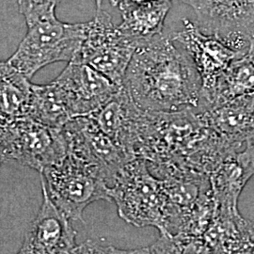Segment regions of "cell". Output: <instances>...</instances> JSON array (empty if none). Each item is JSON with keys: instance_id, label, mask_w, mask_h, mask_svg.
<instances>
[{"instance_id": "obj_1", "label": "cell", "mask_w": 254, "mask_h": 254, "mask_svg": "<svg viewBox=\"0 0 254 254\" xmlns=\"http://www.w3.org/2000/svg\"><path fill=\"white\" fill-rule=\"evenodd\" d=\"M233 152L193 109L142 111L136 157L160 180L207 178Z\"/></svg>"}, {"instance_id": "obj_2", "label": "cell", "mask_w": 254, "mask_h": 254, "mask_svg": "<svg viewBox=\"0 0 254 254\" xmlns=\"http://www.w3.org/2000/svg\"><path fill=\"white\" fill-rule=\"evenodd\" d=\"M124 85L138 108L158 112L197 109L202 90L189 55L164 35L136 48Z\"/></svg>"}, {"instance_id": "obj_3", "label": "cell", "mask_w": 254, "mask_h": 254, "mask_svg": "<svg viewBox=\"0 0 254 254\" xmlns=\"http://www.w3.org/2000/svg\"><path fill=\"white\" fill-rule=\"evenodd\" d=\"M119 216L136 227L153 226L165 233L172 218V205L163 183L153 175L145 160L135 157L124 164L109 189Z\"/></svg>"}, {"instance_id": "obj_4", "label": "cell", "mask_w": 254, "mask_h": 254, "mask_svg": "<svg viewBox=\"0 0 254 254\" xmlns=\"http://www.w3.org/2000/svg\"><path fill=\"white\" fill-rule=\"evenodd\" d=\"M88 23L68 24L53 13L27 26V35L7 62L30 79L46 65L71 62L86 36Z\"/></svg>"}, {"instance_id": "obj_5", "label": "cell", "mask_w": 254, "mask_h": 254, "mask_svg": "<svg viewBox=\"0 0 254 254\" xmlns=\"http://www.w3.org/2000/svg\"><path fill=\"white\" fill-rule=\"evenodd\" d=\"M41 181L50 199L71 220L84 221V210L96 200L111 201L100 173L70 154L41 173Z\"/></svg>"}, {"instance_id": "obj_6", "label": "cell", "mask_w": 254, "mask_h": 254, "mask_svg": "<svg viewBox=\"0 0 254 254\" xmlns=\"http://www.w3.org/2000/svg\"><path fill=\"white\" fill-rule=\"evenodd\" d=\"M0 148L6 159L43 173L67 154L62 129L46 127L28 116L0 121Z\"/></svg>"}, {"instance_id": "obj_7", "label": "cell", "mask_w": 254, "mask_h": 254, "mask_svg": "<svg viewBox=\"0 0 254 254\" xmlns=\"http://www.w3.org/2000/svg\"><path fill=\"white\" fill-rule=\"evenodd\" d=\"M87 23L86 36L73 61L88 64L111 81L123 85L138 46L114 25L110 14L102 8L96 9L94 18Z\"/></svg>"}, {"instance_id": "obj_8", "label": "cell", "mask_w": 254, "mask_h": 254, "mask_svg": "<svg viewBox=\"0 0 254 254\" xmlns=\"http://www.w3.org/2000/svg\"><path fill=\"white\" fill-rule=\"evenodd\" d=\"M62 130L67 154L96 170L107 182L109 189L120 168L132 159L90 116L71 119Z\"/></svg>"}, {"instance_id": "obj_9", "label": "cell", "mask_w": 254, "mask_h": 254, "mask_svg": "<svg viewBox=\"0 0 254 254\" xmlns=\"http://www.w3.org/2000/svg\"><path fill=\"white\" fill-rule=\"evenodd\" d=\"M197 15L196 25L204 33L229 46L248 51L254 33V0H180Z\"/></svg>"}, {"instance_id": "obj_10", "label": "cell", "mask_w": 254, "mask_h": 254, "mask_svg": "<svg viewBox=\"0 0 254 254\" xmlns=\"http://www.w3.org/2000/svg\"><path fill=\"white\" fill-rule=\"evenodd\" d=\"M183 23L181 30L173 33L171 38L189 55L200 74L203 97L213 90L229 65L248 51L236 49L218 37L204 33L196 23L188 19H183Z\"/></svg>"}, {"instance_id": "obj_11", "label": "cell", "mask_w": 254, "mask_h": 254, "mask_svg": "<svg viewBox=\"0 0 254 254\" xmlns=\"http://www.w3.org/2000/svg\"><path fill=\"white\" fill-rule=\"evenodd\" d=\"M64 94L72 117L88 116L100 109L122 85L88 64L69 62L54 80Z\"/></svg>"}, {"instance_id": "obj_12", "label": "cell", "mask_w": 254, "mask_h": 254, "mask_svg": "<svg viewBox=\"0 0 254 254\" xmlns=\"http://www.w3.org/2000/svg\"><path fill=\"white\" fill-rule=\"evenodd\" d=\"M43 202L35 219L27 229L20 254H73L77 246L76 231L71 219L50 199L42 185Z\"/></svg>"}, {"instance_id": "obj_13", "label": "cell", "mask_w": 254, "mask_h": 254, "mask_svg": "<svg viewBox=\"0 0 254 254\" xmlns=\"http://www.w3.org/2000/svg\"><path fill=\"white\" fill-rule=\"evenodd\" d=\"M193 110L232 150L254 143V93Z\"/></svg>"}, {"instance_id": "obj_14", "label": "cell", "mask_w": 254, "mask_h": 254, "mask_svg": "<svg viewBox=\"0 0 254 254\" xmlns=\"http://www.w3.org/2000/svg\"><path fill=\"white\" fill-rule=\"evenodd\" d=\"M142 110L123 84L104 106L88 116L130 158H134Z\"/></svg>"}, {"instance_id": "obj_15", "label": "cell", "mask_w": 254, "mask_h": 254, "mask_svg": "<svg viewBox=\"0 0 254 254\" xmlns=\"http://www.w3.org/2000/svg\"><path fill=\"white\" fill-rule=\"evenodd\" d=\"M254 175V142L226 155L209 175L215 212L238 211V199Z\"/></svg>"}, {"instance_id": "obj_16", "label": "cell", "mask_w": 254, "mask_h": 254, "mask_svg": "<svg viewBox=\"0 0 254 254\" xmlns=\"http://www.w3.org/2000/svg\"><path fill=\"white\" fill-rule=\"evenodd\" d=\"M172 1H162L120 8L122 23L119 28L137 46L163 35L164 22Z\"/></svg>"}, {"instance_id": "obj_17", "label": "cell", "mask_w": 254, "mask_h": 254, "mask_svg": "<svg viewBox=\"0 0 254 254\" xmlns=\"http://www.w3.org/2000/svg\"><path fill=\"white\" fill-rule=\"evenodd\" d=\"M254 93V60L248 53L221 73L213 90L200 98L197 109Z\"/></svg>"}, {"instance_id": "obj_18", "label": "cell", "mask_w": 254, "mask_h": 254, "mask_svg": "<svg viewBox=\"0 0 254 254\" xmlns=\"http://www.w3.org/2000/svg\"><path fill=\"white\" fill-rule=\"evenodd\" d=\"M32 84L8 63L0 62V121L28 115Z\"/></svg>"}, {"instance_id": "obj_19", "label": "cell", "mask_w": 254, "mask_h": 254, "mask_svg": "<svg viewBox=\"0 0 254 254\" xmlns=\"http://www.w3.org/2000/svg\"><path fill=\"white\" fill-rule=\"evenodd\" d=\"M27 116L55 129H62L73 119L63 92L54 81L47 85L32 84V94Z\"/></svg>"}, {"instance_id": "obj_20", "label": "cell", "mask_w": 254, "mask_h": 254, "mask_svg": "<svg viewBox=\"0 0 254 254\" xmlns=\"http://www.w3.org/2000/svg\"><path fill=\"white\" fill-rule=\"evenodd\" d=\"M19 11L27 26L56 13V7L62 0H17Z\"/></svg>"}, {"instance_id": "obj_21", "label": "cell", "mask_w": 254, "mask_h": 254, "mask_svg": "<svg viewBox=\"0 0 254 254\" xmlns=\"http://www.w3.org/2000/svg\"><path fill=\"white\" fill-rule=\"evenodd\" d=\"M235 254H254V224L245 218L238 222Z\"/></svg>"}, {"instance_id": "obj_22", "label": "cell", "mask_w": 254, "mask_h": 254, "mask_svg": "<svg viewBox=\"0 0 254 254\" xmlns=\"http://www.w3.org/2000/svg\"><path fill=\"white\" fill-rule=\"evenodd\" d=\"M73 254H129L127 251L118 250L112 246H103L92 240H88L81 245H77Z\"/></svg>"}, {"instance_id": "obj_23", "label": "cell", "mask_w": 254, "mask_h": 254, "mask_svg": "<svg viewBox=\"0 0 254 254\" xmlns=\"http://www.w3.org/2000/svg\"><path fill=\"white\" fill-rule=\"evenodd\" d=\"M162 1H173V0H118L117 7L119 9L127 6L140 5L146 3H154V2H162Z\"/></svg>"}, {"instance_id": "obj_24", "label": "cell", "mask_w": 254, "mask_h": 254, "mask_svg": "<svg viewBox=\"0 0 254 254\" xmlns=\"http://www.w3.org/2000/svg\"><path fill=\"white\" fill-rule=\"evenodd\" d=\"M248 55L253 58L254 60V33L252 39H251V42H250V46H249V50H248Z\"/></svg>"}, {"instance_id": "obj_25", "label": "cell", "mask_w": 254, "mask_h": 254, "mask_svg": "<svg viewBox=\"0 0 254 254\" xmlns=\"http://www.w3.org/2000/svg\"><path fill=\"white\" fill-rule=\"evenodd\" d=\"M104 0H95L96 3V9H101L102 8V3ZM109 2L113 5V6H117L118 4V0H109Z\"/></svg>"}, {"instance_id": "obj_26", "label": "cell", "mask_w": 254, "mask_h": 254, "mask_svg": "<svg viewBox=\"0 0 254 254\" xmlns=\"http://www.w3.org/2000/svg\"><path fill=\"white\" fill-rule=\"evenodd\" d=\"M5 160H7L6 159V156H5V154L3 153V151L1 150V148H0V168H1V166H2V164L4 163V161Z\"/></svg>"}]
</instances>
